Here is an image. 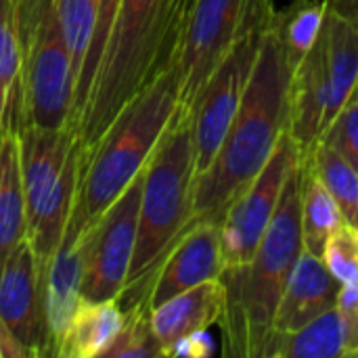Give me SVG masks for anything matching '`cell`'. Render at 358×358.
I'll list each match as a JSON object with an SVG mask.
<instances>
[{"mask_svg":"<svg viewBox=\"0 0 358 358\" xmlns=\"http://www.w3.org/2000/svg\"><path fill=\"white\" fill-rule=\"evenodd\" d=\"M176 2H178V13H180V23H182V17H185L187 8L191 4V0H176Z\"/></svg>","mask_w":358,"mask_h":358,"instance_id":"836d02e7","label":"cell"},{"mask_svg":"<svg viewBox=\"0 0 358 358\" xmlns=\"http://www.w3.org/2000/svg\"><path fill=\"white\" fill-rule=\"evenodd\" d=\"M0 358H29V352L8 331L2 319H0Z\"/></svg>","mask_w":358,"mask_h":358,"instance_id":"4dcf8cb0","label":"cell"},{"mask_svg":"<svg viewBox=\"0 0 358 358\" xmlns=\"http://www.w3.org/2000/svg\"><path fill=\"white\" fill-rule=\"evenodd\" d=\"M338 308L344 315H350L358 319V279L355 283L342 285L340 296H338Z\"/></svg>","mask_w":358,"mask_h":358,"instance_id":"1f68e13d","label":"cell"},{"mask_svg":"<svg viewBox=\"0 0 358 358\" xmlns=\"http://www.w3.org/2000/svg\"><path fill=\"white\" fill-rule=\"evenodd\" d=\"M124 308L120 300H86L82 298L67 329L55 346L57 358L103 357L124 325Z\"/></svg>","mask_w":358,"mask_h":358,"instance_id":"ac0fdd59","label":"cell"},{"mask_svg":"<svg viewBox=\"0 0 358 358\" xmlns=\"http://www.w3.org/2000/svg\"><path fill=\"white\" fill-rule=\"evenodd\" d=\"M99 4L101 0H55L59 27L71 52V61H73L78 78H80L84 59L88 55V48L94 36Z\"/></svg>","mask_w":358,"mask_h":358,"instance_id":"484cf974","label":"cell"},{"mask_svg":"<svg viewBox=\"0 0 358 358\" xmlns=\"http://www.w3.org/2000/svg\"><path fill=\"white\" fill-rule=\"evenodd\" d=\"M329 124V82L325 67L323 36L292 71L289 82V117L287 132L306 157L321 141Z\"/></svg>","mask_w":358,"mask_h":358,"instance_id":"9a60e30c","label":"cell"},{"mask_svg":"<svg viewBox=\"0 0 358 358\" xmlns=\"http://www.w3.org/2000/svg\"><path fill=\"white\" fill-rule=\"evenodd\" d=\"M227 304V289L220 279H212L206 283H199L164 304L149 310V323L153 329V336L157 338L164 357L168 346H172L176 340L210 329L216 325L224 313Z\"/></svg>","mask_w":358,"mask_h":358,"instance_id":"2e32d148","label":"cell"},{"mask_svg":"<svg viewBox=\"0 0 358 358\" xmlns=\"http://www.w3.org/2000/svg\"><path fill=\"white\" fill-rule=\"evenodd\" d=\"M340 289L342 283L329 273L323 258L302 248L279 300L273 331L292 334L302 329L323 313L338 306Z\"/></svg>","mask_w":358,"mask_h":358,"instance_id":"5bb4252c","label":"cell"},{"mask_svg":"<svg viewBox=\"0 0 358 358\" xmlns=\"http://www.w3.org/2000/svg\"><path fill=\"white\" fill-rule=\"evenodd\" d=\"M321 36L325 46L331 122L358 88V25L334 8H327Z\"/></svg>","mask_w":358,"mask_h":358,"instance_id":"d6986e66","label":"cell"},{"mask_svg":"<svg viewBox=\"0 0 358 358\" xmlns=\"http://www.w3.org/2000/svg\"><path fill=\"white\" fill-rule=\"evenodd\" d=\"M346 319L336 306L298 331H273L264 346L262 358H346Z\"/></svg>","mask_w":358,"mask_h":358,"instance_id":"ffe728a7","label":"cell"},{"mask_svg":"<svg viewBox=\"0 0 358 358\" xmlns=\"http://www.w3.org/2000/svg\"><path fill=\"white\" fill-rule=\"evenodd\" d=\"M302 168L292 170L271 224L243 266L224 268L220 281L227 289L224 313L218 321L222 355L229 358H262L273 334V319L285 283L302 252Z\"/></svg>","mask_w":358,"mask_h":358,"instance_id":"3957f363","label":"cell"},{"mask_svg":"<svg viewBox=\"0 0 358 358\" xmlns=\"http://www.w3.org/2000/svg\"><path fill=\"white\" fill-rule=\"evenodd\" d=\"M46 273L34 245L23 237L0 264V319L29 358L52 357L46 321Z\"/></svg>","mask_w":358,"mask_h":358,"instance_id":"7c38bea8","label":"cell"},{"mask_svg":"<svg viewBox=\"0 0 358 358\" xmlns=\"http://www.w3.org/2000/svg\"><path fill=\"white\" fill-rule=\"evenodd\" d=\"M327 8V0H294L285 10H277L275 27L292 71L317 44L323 31Z\"/></svg>","mask_w":358,"mask_h":358,"instance_id":"cb8c5ba5","label":"cell"},{"mask_svg":"<svg viewBox=\"0 0 358 358\" xmlns=\"http://www.w3.org/2000/svg\"><path fill=\"white\" fill-rule=\"evenodd\" d=\"M329 8H334L336 13L344 15L346 19L355 21L358 25V0H327Z\"/></svg>","mask_w":358,"mask_h":358,"instance_id":"d6a6232c","label":"cell"},{"mask_svg":"<svg viewBox=\"0 0 358 358\" xmlns=\"http://www.w3.org/2000/svg\"><path fill=\"white\" fill-rule=\"evenodd\" d=\"M222 273L224 256L220 224L214 220L195 222L172 245V250L159 264L145 304L151 310L199 283L220 279Z\"/></svg>","mask_w":358,"mask_h":358,"instance_id":"4fadbf2b","label":"cell"},{"mask_svg":"<svg viewBox=\"0 0 358 358\" xmlns=\"http://www.w3.org/2000/svg\"><path fill=\"white\" fill-rule=\"evenodd\" d=\"M254 0H191L176 40L178 107L191 111L201 88L239 38Z\"/></svg>","mask_w":358,"mask_h":358,"instance_id":"9c48e42d","label":"cell"},{"mask_svg":"<svg viewBox=\"0 0 358 358\" xmlns=\"http://www.w3.org/2000/svg\"><path fill=\"white\" fill-rule=\"evenodd\" d=\"M21 0H0V122L19 128L21 105Z\"/></svg>","mask_w":358,"mask_h":358,"instance_id":"7402d4cb","label":"cell"},{"mask_svg":"<svg viewBox=\"0 0 358 358\" xmlns=\"http://www.w3.org/2000/svg\"><path fill=\"white\" fill-rule=\"evenodd\" d=\"M216 352V344L208 329L193 331L180 340H176L172 346H168L166 357L168 358H210Z\"/></svg>","mask_w":358,"mask_h":358,"instance_id":"f546056e","label":"cell"},{"mask_svg":"<svg viewBox=\"0 0 358 358\" xmlns=\"http://www.w3.org/2000/svg\"><path fill=\"white\" fill-rule=\"evenodd\" d=\"M178 111V73L170 63L107 126L84 153L69 222L84 229L145 170Z\"/></svg>","mask_w":358,"mask_h":358,"instance_id":"277c9868","label":"cell"},{"mask_svg":"<svg viewBox=\"0 0 358 358\" xmlns=\"http://www.w3.org/2000/svg\"><path fill=\"white\" fill-rule=\"evenodd\" d=\"M310 168L336 197L346 222L358 229V170L329 145L319 141L306 155Z\"/></svg>","mask_w":358,"mask_h":358,"instance_id":"d4e9b609","label":"cell"},{"mask_svg":"<svg viewBox=\"0 0 358 358\" xmlns=\"http://www.w3.org/2000/svg\"><path fill=\"white\" fill-rule=\"evenodd\" d=\"M21 38L19 126H69L78 76L59 27L55 0H21Z\"/></svg>","mask_w":358,"mask_h":358,"instance_id":"52a82bcc","label":"cell"},{"mask_svg":"<svg viewBox=\"0 0 358 358\" xmlns=\"http://www.w3.org/2000/svg\"><path fill=\"white\" fill-rule=\"evenodd\" d=\"M300 159H304V155L285 130L264 168L231 201L220 218L224 268L243 266L254 258L279 206L285 182Z\"/></svg>","mask_w":358,"mask_h":358,"instance_id":"8fae6325","label":"cell"},{"mask_svg":"<svg viewBox=\"0 0 358 358\" xmlns=\"http://www.w3.org/2000/svg\"><path fill=\"white\" fill-rule=\"evenodd\" d=\"M27 235L19 128L0 132V264Z\"/></svg>","mask_w":358,"mask_h":358,"instance_id":"44dd1931","label":"cell"},{"mask_svg":"<svg viewBox=\"0 0 358 358\" xmlns=\"http://www.w3.org/2000/svg\"><path fill=\"white\" fill-rule=\"evenodd\" d=\"M300 218H302V245L304 250L321 256L329 235L346 220L336 197L310 168L304 157L302 168V201H300Z\"/></svg>","mask_w":358,"mask_h":358,"instance_id":"603a6c76","label":"cell"},{"mask_svg":"<svg viewBox=\"0 0 358 358\" xmlns=\"http://www.w3.org/2000/svg\"><path fill=\"white\" fill-rule=\"evenodd\" d=\"M141 189L143 172L101 216L84 227L82 298L120 300L136 243Z\"/></svg>","mask_w":358,"mask_h":358,"instance_id":"30bf717a","label":"cell"},{"mask_svg":"<svg viewBox=\"0 0 358 358\" xmlns=\"http://www.w3.org/2000/svg\"><path fill=\"white\" fill-rule=\"evenodd\" d=\"M289 82L292 67L273 19L235 120L210 168L195 178L191 224L201 220L220 224L231 201L264 168L287 130Z\"/></svg>","mask_w":358,"mask_h":358,"instance_id":"6da1fadb","label":"cell"},{"mask_svg":"<svg viewBox=\"0 0 358 358\" xmlns=\"http://www.w3.org/2000/svg\"><path fill=\"white\" fill-rule=\"evenodd\" d=\"M27 239L44 264L57 252L78 195L84 151L65 128L19 126Z\"/></svg>","mask_w":358,"mask_h":358,"instance_id":"8992f818","label":"cell"},{"mask_svg":"<svg viewBox=\"0 0 358 358\" xmlns=\"http://www.w3.org/2000/svg\"><path fill=\"white\" fill-rule=\"evenodd\" d=\"M193 185V126L191 115L178 107L170 128L143 170L136 243L128 279L120 296L124 310L147 300L159 264L191 227Z\"/></svg>","mask_w":358,"mask_h":358,"instance_id":"5b68a950","label":"cell"},{"mask_svg":"<svg viewBox=\"0 0 358 358\" xmlns=\"http://www.w3.org/2000/svg\"><path fill=\"white\" fill-rule=\"evenodd\" d=\"M2 130H4V128H2V122H0V132H2Z\"/></svg>","mask_w":358,"mask_h":358,"instance_id":"e575fe53","label":"cell"},{"mask_svg":"<svg viewBox=\"0 0 358 358\" xmlns=\"http://www.w3.org/2000/svg\"><path fill=\"white\" fill-rule=\"evenodd\" d=\"M273 0H254L248 21L218 63L206 86L201 88L191 115L193 147H195V178L203 174L214 162L245 94L252 69L256 65L262 40L275 19Z\"/></svg>","mask_w":358,"mask_h":358,"instance_id":"ba28073f","label":"cell"},{"mask_svg":"<svg viewBox=\"0 0 358 358\" xmlns=\"http://www.w3.org/2000/svg\"><path fill=\"white\" fill-rule=\"evenodd\" d=\"M180 31L176 0H120L101 63L69 122L86 153L159 71L170 67Z\"/></svg>","mask_w":358,"mask_h":358,"instance_id":"7a4b0ae2","label":"cell"},{"mask_svg":"<svg viewBox=\"0 0 358 358\" xmlns=\"http://www.w3.org/2000/svg\"><path fill=\"white\" fill-rule=\"evenodd\" d=\"M321 141L358 170V88L325 128Z\"/></svg>","mask_w":358,"mask_h":358,"instance_id":"f1b7e54d","label":"cell"},{"mask_svg":"<svg viewBox=\"0 0 358 358\" xmlns=\"http://www.w3.org/2000/svg\"><path fill=\"white\" fill-rule=\"evenodd\" d=\"M84 275V229L67 222L65 235L52 254L46 273V321L55 346L67 329L80 300Z\"/></svg>","mask_w":358,"mask_h":358,"instance_id":"e0dca14e","label":"cell"},{"mask_svg":"<svg viewBox=\"0 0 358 358\" xmlns=\"http://www.w3.org/2000/svg\"><path fill=\"white\" fill-rule=\"evenodd\" d=\"M124 325L111 346L105 350L103 357L109 358H159L164 357V350L153 336L151 323H149V306L145 302H138L124 310Z\"/></svg>","mask_w":358,"mask_h":358,"instance_id":"4316f807","label":"cell"},{"mask_svg":"<svg viewBox=\"0 0 358 358\" xmlns=\"http://www.w3.org/2000/svg\"><path fill=\"white\" fill-rule=\"evenodd\" d=\"M329 273L342 283H355L358 279V229L350 222H342L327 239L321 254Z\"/></svg>","mask_w":358,"mask_h":358,"instance_id":"83f0119b","label":"cell"}]
</instances>
